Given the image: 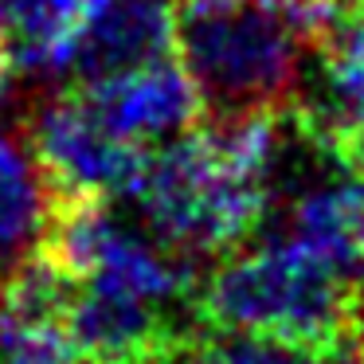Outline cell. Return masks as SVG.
Instances as JSON below:
<instances>
[{
  "label": "cell",
  "instance_id": "obj_2",
  "mask_svg": "<svg viewBox=\"0 0 364 364\" xmlns=\"http://www.w3.org/2000/svg\"><path fill=\"white\" fill-rule=\"evenodd\" d=\"M314 0H215L176 9V51L212 118L290 110L314 48Z\"/></svg>",
  "mask_w": 364,
  "mask_h": 364
},
{
  "label": "cell",
  "instance_id": "obj_7",
  "mask_svg": "<svg viewBox=\"0 0 364 364\" xmlns=\"http://www.w3.org/2000/svg\"><path fill=\"white\" fill-rule=\"evenodd\" d=\"M196 325L184 329L181 317L98 282H75L71 306L63 314V333L71 337L82 360L153 364L176 337H184Z\"/></svg>",
  "mask_w": 364,
  "mask_h": 364
},
{
  "label": "cell",
  "instance_id": "obj_6",
  "mask_svg": "<svg viewBox=\"0 0 364 364\" xmlns=\"http://www.w3.org/2000/svg\"><path fill=\"white\" fill-rule=\"evenodd\" d=\"M82 98L114 134L141 149L188 134L204 110L200 90L192 87L188 71L173 55L129 67L110 79L82 82Z\"/></svg>",
  "mask_w": 364,
  "mask_h": 364
},
{
  "label": "cell",
  "instance_id": "obj_18",
  "mask_svg": "<svg viewBox=\"0 0 364 364\" xmlns=\"http://www.w3.org/2000/svg\"><path fill=\"white\" fill-rule=\"evenodd\" d=\"M90 4H98V0H90Z\"/></svg>",
  "mask_w": 364,
  "mask_h": 364
},
{
  "label": "cell",
  "instance_id": "obj_17",
  "mask_svg": "<svg viewBox=\"0 0 364 364\" xmlns=\"http://www.w3.org/2000/svg\"><path fill=\"white\" fill-rule=\"evenodd\" d=\"M184 4H215V0H184Z\"/></svg>",
  "mask_w": 364,
  "mask_h": 364
},
{
  "label": "cell",
  "instance_id": "obj_11",
  "mask_svg": "<svg viewBox=\"0 0 364 364\" xmlns=\"http://www.w3.org/2000/svg\"><path fill=\"white\" fill-rule=\"evenodd\" d=\"M153 364H348V348H306L259 333H231L196 325L176 337Z\"/></svg>",
  "mask_w": 364,
  "mask_h": 364
},
{
  "label": "cell",
  "instance_id": "obj_13",
  "mask_svg": "<svg viewBox=\"0 0 364 364\" xmlns=\"http://www.w3.org/2000/svg\"><path fill=\"white\" fill-rule=\"evenodd\" d=\"M345 341H348V353H356L364 360V278L353 286V294H348V329H345Z\"/></svg>",
  "mask_w": 364,
  "mask_h": 364
},
{
  "label": "cell",
  "instance_id": "obj_3",
  "mask_svg": "<svg viewBox=\"0 0 364 364\" xmlns=\"http://www.w3.org/2000/svg\"><path fill=\"white\" fill-rule=\"evenodd\" d=\"M348 294L329 267L294 243L267 235L255 247H235L215 259L200 282V321L212 329L259 333L306 348H348Z\"/></svg>",
  "mask_w": 364,
  "mask_h": 364
},
{
  "label": "cell",
  "instance_id": "obj_5",
  "mask_svg": "<svg viewBox=\"0 0 364 364\" xmlns=\"http://www.w3.org/2000/svg\"><path fill=\"white\" fill-rule=\"evenodd\" d=\"M306 59L290 118L341 157L345 141L364 129V0H348Z\"/></svg>",
  "mask_w": 364,
  "mask_h": 364
},
{
  "label": "cell",
  "instance_id": "obj_14",
  "mask_svg": "<svg viewBox=\"0 0 364 364\" xmlns=\"http://www.w3.org/2000/svg\"><path fill=\"white\" fill-rule=\"evenodd\" d=\"M341 161H345L353 173L364 176V129L353 137V141H345V149H341Z\"/></svg>",
  "mask_w": 364,
  "mask_h": 364
},
{
  "label": "cell",
  "instance_id": "obj_10",
  "mask_svg": "<svg viewBox=\"0 0 364 364\" xmlns=\"http://www.w3.org/2000/svg\"><path fill=\"white\" fill-rule=\"evenodd\" d=\"M90 0H0V36L9 48V71L24 79L71 75V55Z\"/></svg>",
  "mask_w": 364,
  "mask_h": 364
},
{
  "label": "cell",
  "instance_id": "obj_16",
  "mask_svg": "<svg viewBox=\"0 0 364 364\" xmlns=\"http://www.w3.org/2000/svg\"><path fill=\"white\" fill-rule=\"evenodd\" d=\"M82 364H141V360H82Z\"/></svg>",
  "mask_w": 364,
  "mask_h": 364
},
{
  "label": "cell",
  "instance_id": "obj_9",
  "mask_svg": "<svg viewBox=\"0 0 364 364\" xmlns=\"http://www.w3.org/2000/svg\"><path fill=\"white\" fill-rule=\"evenodd\" d=\"M55 192L43 176L28 137L0 126V274H9L28 255L43 251Z\"/></svg>",
  "mask_w": 364,
  "mask_h": 364
},
{
  "label": "cell",
  "instance_id": "obj_4",
  "mask_svg": "<svg viewBox=\"0 0 364 364\" xmlns=\"http://www.w3.org/2000/svg\"><path fill=\"white\" fill-rule=\"evenodd\" d=\"M28 145L55 200H126L145 149L118 137L79 95H51L36 106Z\"/></svg>",
  "mask_w": 364,
  "mask_h": 364
},
{
  "label": "cell",
  "instance_id": "obj_15",
  "mask_svg": "<svg viewBox=\"0 0 364 364\" xmlns=\"http://www.w3.org/2000/svg\"><path fill=\"white\" fill-rule=\"evenodd\" d=\"M4 90H9V48H4V36H0V102H4Z\"/></svg>",
  "mask_w": 364,
  "mask_h": 364
},
{
  "label": "cell",
  "instance_id": "obj_8",
  "mask_svg": "<svg viewBox=\"0 0 364 364\" xmlns=\"http://www.w3.org/2000/svg\"><path fill=\"white\" fill-rule=\"evenodd\" d=\"M176 51L173 0H98L90 4L71 55L79 82H98Z\"/></svg>",
  "mask_w": 364,
  "mask_h": 364
},
{
  "label": "cell",
  "instance_id": "obj_19",
  "mask_svg": "<svg viewBox=\"0 0 364 364\" xmlns=\"http://www.w3.org/2000/svg\"><path fill=\"white\" fill-rule=\"evenodd\" d=\"M329 4H337V0H329Z\"/></svg>",
  "mask_w": 364,
  "mask_h": 364
},
{
  "label": "cell",
  "instance_id": "obj_1",
  "mask_svg": "<svg viewBox=\"0 0 364 364\" xmlns=\"http://www.w3.org/2000/svg\"><path fill=\"white\" fill-rule=\"evenodd\" d=\"M282 137L286 110L212 118L196 134L145 149L126 200L157 243L192 262L223 259L267 220Z\"/></svg>",
  "mask_w": 364,
  "mask_h": 364
},
{
  "label": "cell",
  "instance_id": "obj_12",
  "mask_svg": "<svg viewBox=\"0 0 364 364\" xmlns=\"http://www.w3.org/2000/svg\"><path fill=\"white\" fill-rule=\"evenodd\" d=\"M0 364H82L63 325L0 333Z\"/></svg>",
  "mask_w": 364,
  "mask_h": 364
}]
</instances>
